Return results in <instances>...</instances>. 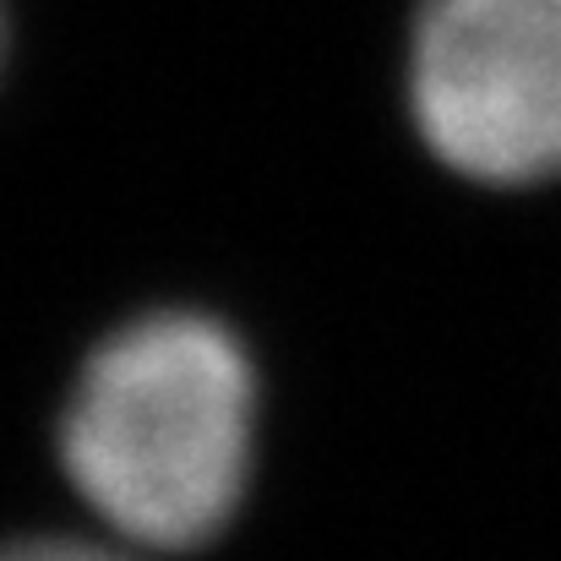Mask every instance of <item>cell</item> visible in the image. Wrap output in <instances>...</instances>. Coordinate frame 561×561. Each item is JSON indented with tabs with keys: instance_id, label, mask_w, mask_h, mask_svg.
<instances>
[{
	"instance_id": "obj_2",
	"label": "cell",
	"mask_w": 561,
	"mask_h": 561,
	"mask_svg": "<svg viewBox=\"0 0 561 561\" xmlns=\"http://www.w3.org/2000/svg\"><path fill=\"white\" fill-rule=\"evenodd\" d=\"M403 88L420 142L453 175H561V0H420Z\"/></svg>"
},
{
	"instance_id": "obj_1",
	"label": "cell",
	"mask_w": 561,
	"mask_h": 561,
	"mask_svg": "<svg viewBox=\"0 0 561 561\" xmlns=\"http://www.w3.org/2000/svg\"><path fill=\"white\" fill-rule=\"evenodd\" d=\"M251 431L256 376L240 339L202 311H153L82 360L60 463L121 546L196 551L245 496Z\"/></svg>"
},
{
	"instance_id": "obj_3",
	"label": "cell",
	"mask_w": 561,
	"mask_h": 561,
	"mask_svg": "<svg viewBox=\"0 0 561 561\" xmlns=\"http://www.w3.org/2000/svg\"><path fill=\"white\" fill-rule=\"evenodd\" d=\"M0 561H137L131 546H99V540H71V535H33L0 546Z\"/></svg>"
},
{
	"instance_id": "obj_4",
	"label": "cell",
	"mask_w": 561,
	"mask_h": 561,
	"mask_svg": "<svg viewBox=\"0 0 561 561\" xmlns=\"http://www.w3.org/2000/svg\"><path fill=\"white\" fill-rule=\"evenodd\" d=\"M0 60H5V0H0Z\"/></svg>"
}]
</instances>
